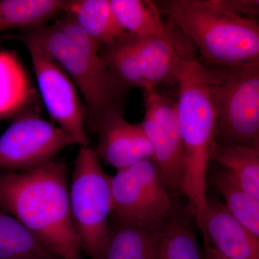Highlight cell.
<instances>
[{
	"label": "cell",
	"mask_w": 259,
	"mask_h": 259,
	"mask_svg": "<svg viewBox=\"0 0 259 259\" xmlns=\"http://www.w3.org/2000/svg\"><path fill=\"white\" fill-rule=\"evenodd\" d=\"M24 44L41 49L62 68L86 103L92 131L109 110H123L125 94L121 90L100 54V49L67 13L54 23L23 30Z\"/></svg>",
	"instance_id": "7a4b0ae2"
},
{
	"label": "cell",
	"mask_w": 259,
	"mask_h": 259,
	"mask_svg": "<svg viewBox=\"0 0 259 259\" xmlns=\"http://www.w3.org/2000/svg\"><path fill=\"white\" fill-rule=\"evenodd\" d=\"M110 217L150 224L166 215L173 197L168 193L158 166L144 160L111 176Z\"/></svg>",
	"instance_id": "ba28073f"
},
{
	"label": "cell",
	"mask_w": 259,
	"mask_h": 259,
	"mask_svg": "<svg viewBox=\"0 0 259 259\" xmlns=\"http://www.w3.org/2000/svg\"><path fill=\"white\" fill-rule=\"evenodd\" d=\"M0 208L18 220L58 256L81 259L64 161L54 160L29 171L0 173Z\"/></svg>",
	"instance_id": "6da1fadb"
},
{
	"label": "cell",
	"mask_w": 259,
	"mask_h": 259,
	"mask_svg": "<svg viewBox=\"0 0 259 259\" xmlns=\"http://www.w3.org/2000/svg\"><path fill=\"white\" fill-rule=\"evenodd\" d=\"M112 11L125 32L134 35L161 34L170 22L162 20L156 2L150 0H110Z\"/></svg>",
	"instance_id": "44dd1931"
},
{
	"label": "cell",
	"mask_w": 259,
	"mask_h": 259,
	"mask_svg": "<svg viewBox=\"0 0 259 259\" xmlns=\"http://www.w3.org/2000/svg\"><path fill=\"white\" fill-rule=\"evenodd\" d=\"M165 15L199 51L202 64H259L258 19L244 18L223 0L156 2Z\"/></svg>",
	"instance_id": "3957f363"
},
{
	"label": "cell",
	"mask_w": 259,
	"mask_h": 259,
	"mask_svg": "<svg viewBox=\"0 0 259 259\" xmlns=\"http://www.w3.org/2000/svg\"><path fill=\"white\" fill-rule=\"evenodd\" d=\"M169 22V28L163 33L140 36L125 32L100 49L102 59L125 95L135 88L156 90L161 85L178 83L187 63L197 59L193 42Z\"/></svg>",
	"instance_id": "5b68a950"
},
{
	"label": "cell",
	"mask_w": 259,
	"mask_h": 259,
	"mask_svg": "<svg viewBox=\"0 0 259 259\" xmlns=\"http://www.w3.org/2000/svg\"><path fill=\"white\" fill-rule=\"evenodd\" d=\"M217 165L207 172V185H212L222 196L227 209L259 238V199L246 192L226 168Z\"/></svg>",
	"instance_id": "e0dca14e"
},
{
	"label": "cell",
	"mask_w": 259,
	"mask_h": 259,
	"mask_svg": "<svg viewBox=\"0 0 259 259\" xmlns=\"http://www.w3.org/2000/svg\"><path fill=\"white\" fill-rule=\"evenodd\" d=\"M204 245L226 259H259V238L248 231L215 197L207 195Z\"/></svg>",
	"instance_id": "4fadbf2b"
},
{
	"label": "cell",
	"mask_w": 259,
	"mask_h": 259,
	"mask_svg": "<svg viewBox=\"0 0 259 259\" xmlns=\"http://www.w3.org/2000/svg\"><path fill=\"white\" fill-rule=\"evenodd\" d=\"M29 51L40 95L51 117L80 146H89L86 108L72 80L41 49L24 44Z\"/></svg>",
	"instance_id": "8fae6325"
},
{
	"label": "cell",
	"mask_w": 259,
	"mask_h": 259,
	"mask_svg": "<svg viewBox=\"0 0 259 259\" xmlns=\"http://www.w3.org/2000/svg\"><path fill=\"white\" fill-rule=\"evenodd\" d=\"M177 117L185 160L184 196L199 230L207 210V172L216 142L217 117L198 59L187 63L179 79Z\"/></svg>",
	"instance_id": "277c9868"
},
{
	"label": "cell",
	"mask_w": 259,
	"mask_h": 259,
	"mask_svg": "<svg viewBox=\"0 0 259 259\" xmlns=\"http://www.w3.org/2000/svg\"><path fill=\"white\" fill-rule=\"evenodd\" d=\"M144 98L145 115L141 124L152 147L151 160L160 170L170 195L183 197L185 160L177 101L157 90H144Z\"/></svg>",
	"instance_id": "30bf717a"
},
{
	"label": "cell",
	"mask_w": 259,
	"mask_h": 259,
	"mask_svg": "<svg viewBox=\"0 0 259 259\" xmlns=\"http://www.w3.org/2000/svg\"><path fill=\"white\" fill-rule=\"evenodd\" d=\"M193 211L182 197L156 224V259H207L192 230Z\"/></svg>",
	"instance_id": "5bb4252c"
},
{
	"label": "cell",
	"mask_w": 259,
	"mask_h": 259,
	"mask_svg": "<svg viewBox=\"0 0 259 259\" xmlns=\"http://www.w3.org/2000/svg\"><path fill=\"white\" fill-rule=\"evenodd\" d=\"M66 13L100 49L125 32L112 11L110 0L69 1Z\"/></svg>",
	"instance_id": "2e32d148"
},
{
	"label": "cell",
	"mask_w": 259,
	"mask_h": 259,
	"mask_svg": "<svg viewBox=\"0 0 259 259\" xmlns=\"http://www.w3.org/2000/svg\"><path fill=\"white\" fill-rule=\"evenodd\" d=\"M212 161L226 168L246 192L259 199L258 146L217 144Z\"/></svg>",
	"instance_id": "ffe728a7"
},
{
	"label": "cell",
	"mask_w": 259,
	"mask_h": 259,
	"mask_svg": "<svg viewBox=\"0 0 259 259\" xmlns=\"http://www.w3.org/2000/svg\"><path fill=\"white\" fill-rule=\"evenodd\" d=\"M32 95L31 83L18 56L0 51V120L18 116Z\"/></svg>",
	"instance_id": "ac0fdd59"
},
{
	"label": "cell",
	"mask_w": 259,
	"mask_h": 259,
	"mask_svg": "<svg viewBox=\"0 0 259 259\" xmlns=\"http://www.w3.org/2000/svg\"><path fill=\"white\" fill-rule=\"evenodd\" d=\"M35 259H62L60 257L58 256L57 255H49V256L41 257V258H35Z\"/></svg>",
	"instance_id": "cb8c5ba5"
},
{
	"label": "cell",
	"mask_w": 259,
	"mask_h": 259,
	"mask_svg": "<svg viewBox=\"0 0 259 259\" xmlns=\"http://www.w3.org/2000/svg\"><path fill=\"white\" fill-rule=\"evenodd\" d=\"M56 255L18 220L0 208V259H35Z\"/></svg>",
	"instance_id": "7402d4cb"
},
{
	"label": "cell",
	"mask_w": 259,
	"mask_h": 259,
	"mask_svg": "<svg viewBox=\"0 0 259 259\" xmlns=\"http://www.w3.org/2000/svg\"><path fill=\"white\" fill-rule=\"evenodd\" d=\"M93 131L99 135L95 150L97 156L117 171L138 162L152 159V147L142 124L126 120L120 109L109 110Z\"/></svg>",
	"instance_id": "7c38bea8"
},
{
	"label": "cell",
	"mask_w": 259,
	"mask_h": 259,
	"mask_svg": "<svg viewBox=\"0 0 259 259\" xmlns=\"http://www.w3.org/2000/svg\"><path fill=\"white\" fill-rule=\"evenodd\" d=\"M69 3L66 0H0V33L44 25L66 13Z\"/></svg>",
	"instance_id": "d6986e66"
},
{
	"label": "cell",
	"mask_w": 259,
	"mask_h": 259,
	"mask_svg": "<svg viewBox=\"0 0 259 259\" xmlns=\"http://www.w3.org/2000/svg\"><path fill=\"white\" fill-rule=\"evenodd\" d=\"M157 223L144 224L110 217L96 259H156Z\"/></svg>",
	"instance_id": "9a60e30c"
},
{
	"label": "cell",
	"mask_w": 259,
	"mask_h": 259,
	"mask_svg": "<svg viewBox=\"0 0 259 259\" xmlns=\"http://www.w3.org/2000/svg\"><path fill=\"white\" fill-rule=\"evenodd\" d=\"M71 218L81 250L96 259L106 237L112 212L111 176L95 149L81 146L69 185Z\"/></svg>",
	"instance_id": "52a82bcc"
},
{
	"label": "cell",
	"mask_w": 259,
	"mask_h": 259,
	"mask_svg": "<svg viewBox=\"0 0 259 259\" xmlns=\"http://www.w3.org/2000/svg\"><path fill=\"white\" fill-rule=\"evenodd\" d=\"M74 142L59 126L26 112L16 116L0 137V170L25 171L54 161Z\"/></svg>",
	"instance_id": "9c48e42d"
},
{
	"label": "cell",
	"mask_w": 259,
	"mask_h": 259,
	"mask_svg": "<svg viewBox=\"0 0 259 259\" xmlns=\"http://www.w3.org/2000/svg\"><path fill=\"white\" fill-rule=\"evenodd\" d=\"M204 253H205L206 258L207 259H226L223 258L221 255L218 254L214 250L211 249L207 245H204Z\"/></svg>",
	"instance_id": "603a6c76"
},
{
	"label": "cell",
	"mask_w": 259,
	"mask_h": 259,
	"mask_svg": "<svg viewBox=\"0 0 259 259\" xmlns=\"http://www.w3.org/2000/svg\"><path fill=\"white\" fill-rule=\"evenodd\" d=\"M202 64L217 117V144L259 147V64Z\"/></svg>",
	"instance_id": "8992f818"
}]
</instances>
